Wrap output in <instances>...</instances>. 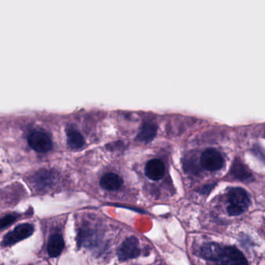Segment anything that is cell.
<instances>
[{
  "label": "cell",
  "mask_w": 265,
  "mask_h": 265,
  "mask_svg": "<svg viewBox=\"0 0 265 265\" xmlns=\"http://www.w3.org/2000/svg\"><path fill=\"white\" fill-rule=\"evenodd\" d=\"M216 262L217 265H248L242 253L233 247L223 248L222 255Z\"/></svg>",
  "instance_id": "obj_3"
},
{
  "label": "cell",
  "mask_w": 265,
  "mask_h": 265,
  "mask_svg": "<svg viewBox=\"0 0 265 265\" xmlns=\"http://www.w3.org/2000/svg\"><path fill=\"white\" fill-rule=\"evenodd\" d=\"M123 182L121 177L115 173H106L100 179L102 187L109 191L117 190L123 185Z\"/></svg>",
  "instance_id": "obj_9"
},
{
  "label": "cell",
  "mask_w": 265,
  "mask_h": 265,
  "mask_svg": "<svg viewBox=\"0 0 265 265\" xmlns=\"http://www.w3.org/2000/svg\"><path fill=\"white\" fill-rule=\"evenodd\" d=\"M229 206L227 212L230 215H239L248 210L251 200L248 192L242 188H233L228 195Z\"/></svg>",
  "instance_id": "obj_1"
},
{
  "label": "cell",
  "mask_w": 265,
  "mask_h": 265,
  "mask_svg": "<svg viewBox=\"0 0 265 265\" xmlns=\"http://www.w3.org/2000/svg\"><path fill=\"white\" fill-rule=\"evenodd\" d=\"M165 173L164 163L159 159H152L147 163L145 174L148 178L153 181L161 179Z\"/></svg>",
  "instance_id": "obj_7"
},
{
  "label": "cell",
  "mask_w": 265,
  "mask_h": 265,
  "mask_svg": "<svg viewBox=\"0 0 265 265\" xmlns=\"http://www.w3.org/2000/svg\"><path fill=\"white\" fill-rule=\"evenodd\" d=\"M16 216L13 215H7L4 216V217L1 218L0 219V230L12 224L16 220Z\"/></svg>",
  "instance_id": "obj_14"
},
{
  "label": "cell",
  "mask_w": 265,
  "mask_h": 265,
  "mask_svg": "<svg viewBox=\"0 0 265 265\" xmlns=\"http://www.w3.org/2000/svg\"><path fill=\"white\" fill-rule=\"evenodd\" d=\"M232 174L235 178L240 180H247L251 177V173L249 172L247 167L238 160H235L231 169Z\"/></svg>",
  "instance_id": "obj_13"
},
{
  "label": "cell",
  "mask_w": 265,
  "mask_h": 265,
  "mask_svg": "<svg viewBox=\"0 0 265 265\" xmlns=\"http://www.w3.org/2000/svg\"><path fill=\"white\" fill-rule=\"evenodd\" d=\"M64 243L62 236L58 233L52 235L48 245V254L52 258H56L61 255L64 249Z\"/></svg>",
  "instance_id": "obj_10"
},
{
  "label": "cell",
  "mask_w": 265,
  "mask_h": 265,
  "mask_svg": "<svg viewBox=\"0 0 265 265\" xmlns=\"http://www.w3.org/2000/svg\"><path fill=\"white\" fill-rule=\"evenodd\" d=\"M157 130H158V126L155 123H144L141 126L137 138L139 141H142V142H151L156 137Z\"/></svg>",
  "instance_id": "obj_11"
},
{
  "label": "cell",
  "mask_w": 265,
  "mask_h": 265,
  "mask_svg": "<svg viewBox=\"0 0 265 265\" xmlns=\"http://www.w3.org/2000/svg\"><path fill=\"white\" fill-rule=\"evenodd\" d=\"M28 142L33 150L41 153H46L52 148L50 137L44 132L34 131L29 137Z\"/></svg>",
  "instance_id": "obj_4"
},
{
  "label": "cell",
  "mask_w": 265,
  "mask_h": 265,
  "mask_svg": "<svg viewBox=\"0 0 265 265\" xmlns=\"http://www.w3.org/2000/svg\"><path fill=\"white\" fill-rule=\"evenodd\" d=\"M138 244V240L136 237H130L126 239L118 251L119 260L123 262L139 256L141 251Z\"/></svg>",
  "instance_id": "obj_6"
},
{
  "label": "cell",
  "mask_w": 265,
  "mask_h": 265,
  "mask_svg": "<svg viewBox=\"0 0 265 265\" xmlns=\"http://www.w3.org/2000/svg\"><path fill=\"white\" fill-rule=\"evenodd\" d=\"M213 185H205L204 187L202 188L201 192L203 194H207L210 191L213 189Z\"/></svg>",
  "instance_id": "obj_15"
},
{
  "label": "cell",
  "mask_w": 265,
  "mask_h": 265,
  "mask_svg": "<svg viewBox=\"0 0 265 265\" xmlns=\"http://www.w3.org/2000/svg\"><path fill=\"white\" fill-rule=\"evenodd\" d=\"M223 248L219 244L215 243H209L205 244L200 250V255L202 258L207 260L216 261L222 255Z\"/></svg>",
  "instance_id": "obj_8"
},
{
  "label": "cell",
  "mask_w": 265,
  "mask_h": 265,
  "mask_svg": "<svg viewBox=\"0 0 265 265\" xmlns=\"http://www.w3.org/2000/svg\"><path fill=\"white\" fill-rule=\"evenodd\" d=\"M34 233V227L32 225L21 224L15 228L13 232L7 233L3 238V246H11L30 237Z\"/></svg>",
  "instance_id": "obj_5"
},
{
  "label": "cell",
  "mask_w": 265,
  "mask_h": 265,
  "mask_svg": "<svg viewBox=\"0 0 265 265\" xmlns=\"http://www.w3.org/2000/svg\"><path fill=\"white\" fill-rule=\"evenodd\" d=\"M200 162L205 169L215 171L222 168L224 164V159L217 150L209 148L202 154Z\"/></svg>",
  "instance_id": "obj_2"
},
{
  "label": "cell",
  "mask_w": 265,
  "mask_h": 265,
  "mask_svg": "<svg viewBox=\"0 0 265 265\" xmlns=\"http://www.w3.org/2000/svg\"><path fill=\"white\" fill-rule=\"evenodd\" d=\"M67 138L68 145L72 149H80L85 144L83 136L75 129L70 128L67 130Z\"/></svg>",
  "instance_id": "obj_12"
}]
</instances>
